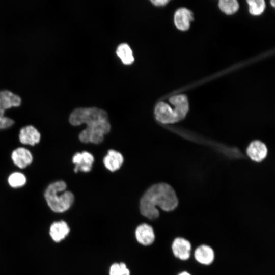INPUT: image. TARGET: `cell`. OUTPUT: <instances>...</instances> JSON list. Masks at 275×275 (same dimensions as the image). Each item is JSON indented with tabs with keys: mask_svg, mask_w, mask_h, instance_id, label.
Masks as SVG:
<instances>
[{
	"mask_svg": "<svg viewBox=\"0 0 275 275\" xmlns=\"http://www.w3.org/2000/svg\"><path fill=\"white\" fill-rule=\"evenodd\" d=\"M69 122L74 126L86 124L87 127L79 135L82 143L99 144L104 135L109 132L111 125L107 114L103 109L96 107H81L74 109L70 114Z\"/></svg>",
	"mask_w": 275,
	"mask_h": 275,
	"instance_id": "6da1fadb",
	"label": "cell"
},
{
	"mask_svg": "<svg viewBox=\"0 0 275 275\" xmlns=\"http://www.w3.org/2000/svg\"><path fill=\"white\" fill-rule=\"evenodd\" d=\"M178 204V200L173 188L167 183H160L152 185L146 191L141 199L140 209L143 215L154 219L159 216L157 206L170 211Z\"/></svg>",
	"mask_w": 275,
	"mask_h": 275,
	"instance_id": "7a4b0ae2",
	"label": "cell"
},
{
	"mask_svg": "<svg viewBox=\"0 0 275 275\" xmlns=\"http://www.w3.org/2000/svg\"><path fill=\"white\" fill-rule=\"evenodd\" d=\"M66 184L63 181L50 184L44 193V197L50 208L55 212H63L72 205L74 197L70 191H66Z\"/></svg>",
	"mask_w": 275,
	"mask_h": 275,
	"instance_id": "3957f363",
	"label": "cell"
},
{
	"mask_svg": "<svg viewBox=\"0 0 275 275\" xmlns=\"http://www.w3.org/2000/svg\"><path fill=\"white\" fill-rule=\"evenodd\" d=\"M21 102L20 97L12 92L7 90L0 91V124L7 119L4 116L5 110L19 106Z\"/></svg>",
	"mask_w": 275,
	"mask_h": 275,
	"instance_id": "277c9868",
	"label": "cell"
},
{
	"mask_svg": "<svg viewBox=\"0 0 275 275\" xmlns=\"http://www.w3.org/2000/svg\"><path fill=\"white\" fill-rule=\"evenodd\" d=\"M156 120L162 124H172L178 122L174 109L164 102H160L155 107Z\"/></svg>",
	"mask_w": 275,
	"mask_h": 275,
	"instance_id": "5b68a950",
	"label": "cell"
},
{
	"mask_svg": "<svg viewBox=\"0 0 275 275\" xmlns=\"http://www.w3.org/2000/svg\"><path fill=\"white\" fill-rule=\"evenodd\" d=\"M94 157L89 152L82 151L75 153L72 158V162L75 164L74 171L88 172L91 170L94 162Z\"/></svg>",
	"mask_w": 275,
	"mask_h": 275,
	"instance_id": "8992f818",
	"label": "cell"
},
{
	"mask_svg": "<svg viewBox=\"0 0 275 275\" xmlns=\"http://www.w3.org/2000/svg\"><path fill=\"white\" fill-rule=\"evenodd\" d=\"M191 244L183 238H176L173 241L172 249L174 256L182 260H186L190 256Z\"/></svg>",
	"mask_w": 275,
	"mask_h": 275,
	"instance_id": "52a82bcc",
	"label": "cell"
},
{
	"mask_svg": "<svg viewBox=\"0 0 275 275\" xmlns=\"http://www.w3.org/2000/svg\"><path fill=\"white\" fill-rule=\"evenodd\" d=\"M169 101L174 107V109L178 122L185 118L189 110L186 96L184 95H175L170 98Z\"/></svg>",
	"mask_w": 275,
	"mask_h": 275,
	"instance_id": "ba28073f",
	"label": "cell"
},
{
	"mask_svg": "<svg viewBox=\"0 0 275 275\" xmlns=\"http://www.w3.org/2000/svg\"><path fill=\"white\" fill-rule=\"evenodd\" d=\"M246 153L252 160L256 162H260L267 156V147L260 141H254L248 147Z\"/></svg>",
	"mask_w": 275,
	"mask_h": 275,
	"instance_id": "9c48e42d",
	"label": "cell"
},
{
	"mask_svg": "<svg viewBox=\"0 0 275 275\" xmlns=\"http://www.w3.org/2000/svg\"><path fill=\"white\" fill-rule=\"evenodd\" d=\"M135 236L138 241L144 245L152 244L155 239L153 228L145 223L138 226L135 231Z\"/></svg>",
	"mask_w": 275,
	"mask_h": 275,
	"instance_id": "30bf717a",
	"label": "cell"
},
{
	"mask_svg": "<svg viewBox=\"0 0 275 275\" xmlns=\"http://www.w3.org/2000/svg\"><path fill=\"white\" fill-rule=\"evenodd\" d=\"M19 138L21 143L34 146L39 142L40 134L36 128L29 125L21 129Z\"/></svg>",
	"mask_w": 275,
	"mask_h": 275,
	"instance_id": "8fae6325",
	"label": "cell"
},
{
	"mask_svg": "<svg viewBox=\"0 0 275 275\" xmlns=\"http://www.w3.org/2000/svg\"><path fill=\"white\" fill-rule=\"evenodd\" d=\"M14 163L21 169L30 165L33 160L31 153L25 148L19 147L14 150L11 155Z\"/></svg>",
	"mask_w": 275,
	"mask_h": 275,
	"instance_id": "7c38bea8",
	"label": "cell"
},
{
	"mask_svg": "<svg viewBox=\"0 0 275 275\" xmlns=\"http://www.w3.org/2000/svg\"><path fill=\"white\" fill-rule=\"evenodd\" d=\"M193 20L192 12L185 8H179L174 15L175 25L178 29L182 31L188 30L190 26V22Z\"/></svg>",
	"mask_w": 275,
	"mask_h": 275,
	"instance_id": "4fadbf2b",
	"label": "cell"
},
{
	"mask_svg": "<svg viewBox=\"0 0 275 275\" xmlns=\"http://www.w3.org/2000/svg\"><path fill=\"white\" fill-rule=\"evenodd\" d=\"M70 228L64 221L53 222L50 226L49 234L53 241L58 242L64 239L69 234Z\"/></svg>",
	"mask_w": 275,
	"mask_h": 275,
	"instance_id": "5bb4252c",
	"label": "cell"
},
{
	"mask_svg": "<svg viewBox=\"0 0 275 275\" xmlns=\"http://www.w3.org/2000/svg\"><path fill=\"white\" fill-rule=\"evenodd\" d=\"M124 161L122 155L114 150H108L103 158V163L105 168L112 172L120 169Z\"/></svg>",
	"mask_w": 275,
	"mask_h": 275,
	"instance_id": "9a60e30c",
	"label": "cell"
},
{
	"mask_svg": "<svg viewBox=\"0 0 275 275\" xmlns=\"http://www.w3.org/2000/svg\"><path fill=\"white\" fill-rule=\"evenodd\" d=\"M196 260L201 264L209 265L214 260V253L212 249L206 245L198 247L194 254Z\"/></svg>",
	"mask_w": 275,
	"mask_h": 275,
	"instance_id": "2e32d148",
	"label": "cell"
},
{
	"mask_svg": "<svg viewBox=\"0 0 275 275\" xmlns=\"http://www.w3.org/2000/svg\"><path fill=\"white\" fill-rule=\"evenodd\" d=\"M116 54L125 65H130L134 62V59L132 51L126 43L120 44L117 48Z\"/></svg>",
	"mask_w": 275,
	"mask_h": 275,
	"instance_id": "e0dca14e",
	"label": "cell"
},
{
	"mask_svg": "<svg viewBox=\"0 0 275 275\" xmlns=\"http://www.w3.org/2000/svg\"><path fill=\"white\" fill-rule=\"evenodd\" d=\"M218 5L221 10L227 14L234 13L239 8L238 3L236 0H221Z\"/></svg>",
	"mask_w": 275,
	"mask_h": 275,
	"instance_id": "ac0fdd59",
	"label": "cell"
},
{
	"mask_svg": "<svg viewBox=\"0 0 275 275\" xmlns=\"http://www.w3.org/2000/svg\"><path fill=\"white\" fill-rule=\"evenodd\" d=\"M9 185L14 188L23 186L26 182V178L24 174L19 172L11 174L8 178Z\"/></svg>",
	"mask_w": 275,
	"mask_h": 275,
	"instance_id": "d6986e66",
	"label": "cell"
},
{
	"mask_svg": "<svg viewBox=\"0 0 275 275\" xmlns=\"http://www.w3.org/2000/svg\"><path fill=\"white\" fill-rule=\"evenodd\" d=\"M247 2L249 5V11L254 15L261 14L265 7V2L263 0H249Z\"/></svg>",
	"mask_w": 275,
	"mask_h": 275,
	"instance_id": "ffe728a7",
	"label": "cell"
},
{
	"mask_svg": "<svg viewBox=\"0 0 275 275\" xmlns=\"http://www.w3.org/2000/svg\"><path fill=\"white\" fill-rule=\"evenodd\" d=\"M109 275H130V272L124 263H115L110 268Z\"/></svg>",
	"mask_w": 275,
	"mask_h": 275,
	"instance_id": "44dd1931",
	"label": "cell"
},
{
	"mask_svg": "<svg viewBox=\"0 0 275 275\" xmlns=\"http://www.w3.org/2000/svg\"><path fill=\"white\" fill-rule=\"evenodd\" d=\"M154 5L156 6H162L166 5L169 1L168 0H155L150 1Z\"/></svg>",
	"mask_w": 275,
	"mask_h": 275,
	"instance_id": "7402d4cb",
	"label": "cell"
},
{
	"mask_svg": "<svg viewBox=\"0 0 275 275\" xmlns=\"http://www.w3.org/2000/svg\"><path fill=\"white\" fill-rule=\"evenodd\" d=\"M178 275H191V274L186 271H183L180 273Z\"/></svg>",
	"mask_w": 275,
	"mask_h": 275,
	"instance_id": "603a6c76",
	"label": "cell"
},
{
	"mask_svg": "<svg viewBox=\"0 0 275 275\" xmlns=\"http://www.w3.org/2000/svg\"><path fill=\"white\" fill-rule=\"evenodd\" d=\"M274 3H275V1H274V0H272V1H270V3H271V4L272 5V6L273 7H274V5H274V4H275Z\"/></svg>",
	"mask_w": 275,
	"mask_h": 275,
	"instance_id": "cb8c5ba5",
	"label": "cell"
}]
</instances>
